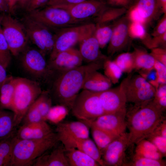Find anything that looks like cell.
<instances>
[{
  "label": "cell",
  "mask_w": 166,
  "mask_h": 166,
  "mask_svg": "<svg viewBox=\"0 0 166 166\" xmlns=\"http://www.w3.org/2000/svg\"><path fill=\"white\" fill-rule=\"evenodd\" d=\"M44 121L34 102L29 108L23 118L22 124Z\"/></svg>",
  "instance_id": "41"
},
{
  "label": "cell",
  "mask_w": 166,
  "mask_h": 166,
  "mask_svg": "<svg viewBox=\"0 0 166 166\" xmlns=\"http://www.w3.org/2000/svg\"><path fill=\"white\" fill-rule=\"evenodd\" d=\"M11 60V53L0 26V65L6 69Z\"/></svg>",
  "instance_id": "39"
},
{
  "label": "cell",
  "mask_w": 166,
  "mask_h": 166,
  "mask_svg": "<svg viewBox=\"0 0 166 166\" xmlns=\"http://www.w3.org/2000/svg\"><path fill=\"white\" fill-rule=\"evenodd\" d=\"M9 8L10 14L13 12L14 9L16 7V2L15 0H5Z\"/></svg>",
  "instance_id": "56"
},
{
  "label": "cell",
  "mask_w": 166,
  "mask_h": 166,
  "mask_svg": "<svg viewBox=\"0 0 166 166\" xmlns=\"http://www.w3.org/2000/svg\"><path fill=\"white\" fill-rule=\"evenodd\" d=\"M83 60L79 50L73 47L58 54L53 58L49 60V67L57 76L82 65Z\"/></svg>",
  "instance_id": "14"
},
{
  "label": "cell",
  "mask_w": 166,
  "mask_h": 166,
  "mask_svg": "<svg viewBox=\"0 0 166 166\" xmlns=\"http://www.w3.org/2000/svg\"><path fill=\"white\" fill-rule=\"evenodd\" d=\"M158 5L163 14H166V0H157Z\"/></svg>",
  "instance_id": "57"
},
{
  "label": "cell",
  "mask_w": 166,
  "mask_h": 166,
  "mask_svg": "<svg viewBox=\"0 0 166 166\" xmlns=\"http://www.w3.org/2000/svg\"><path fill=\"white\" fill-rule=\"evenodd\" d=\"M128 145V134L126 132L110 143L101 153L105 166H122L125 152Z\"/></svg>",
  "instance_id": "16"
},
{
  "label": "cell",
  "mask_w": 166,
  "mask_h": 166,
  "mask_svg": "<svg viewBox=\"0 0 166 166\" xmlns=\"http://www.w3.org/2000/svg\"><path fill=\"white\" fill-rule=\"evenodd\" d=\"M58 141L54 132L37 139H21L14 136L11 166H33L38 157L54 147Z\"/></svg>",
  "instance_id": "3"
},
{
  "label": "cell",
  "mask_w": 166,
  "mask_h": 166,
  "mask_svg": "<svg viewBox=\"0 0 166 166\" xmlns=\"http://www.w3.org/2000/svg\"><path fill=\"white\" fill-rule=\"evenodd\" d=\"M1 26L11 54L17 56L26 49L29 40L23 24L10 14L3 13Z\"/></svg>",
  "instance_id": "8"
},
{
  "label": "cell",
  "mask_w": 166,
  "mask_h": 166,
  "mask_svg": "<svg viewBox=\"0 0 166 166\" xmlns=\"http://www.w3.org/2000/svg\"><path fill=\"white\" fill-rule=\"evenodd\" d=\"M154 68L155 69L157 74L159 84H165L166 83V65L156 60Z\"/></svg>",
  "instance_id": "46"
},
{
  "label": "cell",
  "mask_w": 166,
  "mask_h": 166,
  "mask_svg": "<svg viewBox=\"0 0 166 166\" xmlns=\"http://www.w3.org/2000/svg\"><path fill=\"white\" fill-rule=\"evenodd\" d=\"M26 15L54 30L91 22L75 19L65 9L49 6L27 13Z\"/></svg>",
  "instance_id": "5"
},
{
  "label": "cell",
  "mask_w": 166,
  "mask_h": 166,
  "mask_svg": "<svg viewBox=\"0 0 166 166\" xmlns=\"http://www.w3.org/2000/svg\"><path fill=\"white\" fill-rule=\"evenodd\" d=\"M0 13H10L9 6L5 0H0Z\"/></svg>",
  "instance_id": "53"
},
{
  "label": "cell",
  "mask_w": 166,
  "mask_h": 166,
  "mask_svg": "<svg viewBox=\"0 0 166 166\" xmlns=\"http://www.w3.org/2000/svg\"><path fill=\"white\" fill-rule=\"evenodd\" d=\"M136 144L135 153L136 155L156 160L163 159L164 156L156 147L147 139H143Z\"/></svg>",
  "instance_id": "30"
},
{
  "label": "cell",
  "mask_w": 166,
  "mask_h": 166,
  "mask_svg": "<svg viewBox=\"0 0 166 166\" xmlns=\"http://www.w3.org/2000/svg\"><path fill=\"white\" fill-rule=\"evenodd\" d=\"M156 89L140 74L129 75L126 87L127 102L140 106L152 101Z\"/></svg>",
  "instance_id": "10"
},
{
  "label": "cell",
  "mask_w": 166,
  "mask_h": 166,
  "mask_svg": "<svg viewBox=\"0 0 166 166\" xmlns=\"http://www.w3.org/2000/svg\"><path fill=\"white\" fill-rule=\"evenodd\" d=\"M126 111L105 114L93 122L86 124H92L111 133L120 136L125 132L127 128Z\"/></svg>",
  "instance_id": "17"
},
{
  "label": "cell",
  "mask_w": 166,
  "mask_h": 166,
  "mask_svg": "<svg viewBox=\"0 0 166 166\" xmlns=\"http://www.w3.org/2000/svg\"><path fill=\"white\" fill-rule=\"evenodd\" d=\"M107 5L113 7H121L127 10L132 4L133 0H103Z\"/></svg>",
  "instance_id": "50"
},
{
  "label": "cell",
  "mask_w": 166,
  "mask_h": 166,
  "mask_svg": "<svg viewBox=\"0 0 166 166\" xmlns=\"http://www.w3.org/2000/svg\"><path fill=\"white\" fill-rule=\"evenodd\" d=\"M154 131L166 138V121L165 119L158 124Z\"/></svg>",
  "instance_id": "52"
},
{
  "label": "cell",
  "mask_w": 166,
  "mask_h": 166,
  "mask_svg": "<svg viewBox=\"0 0 166 166\" xmlns=\"http://www.w3.org/2000/svg\"><path fill=\"white\" fill-rule=\"evenodd\" d=\"M53 132L46 121L22 124L15 136L21 139H37L51 135Z\"/></svg>",
  "instance_id": "21"
},
{
  "label": "cell",
  "mask_w": 166,
  "mask_h": 166,
  "mask_svg": "<svg viewBox=\"0 0 166 166\" xmlns=\"http://www.w3.org/2000/svg\"><path fill=\"white\" fill-rule=\"evenodd\" d=\"M62 145L46 152L34 161V166H69Z\"/></svg>",
  "instance_id": "23"
},
{
  "label": "cell",
  "mask_w": 166,
  "mask_h": 166,
  "mask_svg": "<svg viewBox=\"0 0 166 166\" xmlns=\"http://www.w3.org/2000/svg\"><path fill=\"white\" fill-rule=\"evenodd\" d=\"M65 150L75 148L87 154L98 162L100 166H105L101 153L94 142L89 138H79L73 137L59 139Z\"/></svg>",
  "instance_id": "18"
},
{
  "label": "cell",
  "mask_w": 166,
  "mask_h": 166,
  "mask_svg": "<svg viewBox=\"0 0 166 166\" xmlns=\"http://www.w3.org/2000/svg\"><path fill=\"white\" fill-rule=\"evenodd\" d=\"M65 154L69 166H99L93 159L75 148L65 150Z\"/></svg>",
  "instance_id": "26"
},
{
  "label": "cell",
  "mask_w": 166,
  "mask_h": 166,
  "mask_svg": "<svg viewBox=\"0 0 166 166\" xmlns=\"http://www.w3.org/2000/svg\"><path fill=\"white\" fill-rule=\"evenodd\" d=\"M14 136V135L0 141V166H11Z\"/></svg>",
  "instance_id": "32"
},
{
  "label": "cell",
  "mask_w": 166,
  "mask_h": 166,
  "mask_svg": "<svg viewBox=\"0 0 166 166\" xmlns=\"http://www.w3.org/2000/svg\"><path fill=\"white\" fill-rule=\"evenodd\" d=\"M103 62L99 61L81 65L58 75L53 81L51 90L49 91L52 100L71 110L87 75L93 71L102 68Z\"/></svg>",
  "instance_id": "1"
},
{
  "label": "cell",
  "mask_w": 166,
  "mask_h": 166,
  "mask_svg": "<svg viewBox=\"0 0 166 166\" xmlns=\"http://www.w3.org/2000/svg\"><path fill=\"white\" fill-rule=\"evenodd\" d=\"M7 76L6 69L0 65V89Z\"/></svg>",
  "instance_id": "54"
},
{
  "label": "cell",
  "mask_w": 166,
  "mask_h": 166,
  "mask_svg": "<svg viewBox=\"0 0 166 166\" xmlns=\"http://www.w3.org/2000/svg\"><path fill=\"white\" fill-rule=\"evenodd\" d=\"M129 75L117 86L100 92L99 98L106 113L126 111V87Z\"/></svg>",
  "instance_id": "11"
},
{
  "label": "cell",
  "mask_w": 166,
  "mask_h": 166,
  "mask_svg": "<svg viewBox=\"0 0 166 166\" xmlns=\"http://www.w3.org/2000/svg\"><path fill=\"white\" fill-rule=\"evenodd\" d=\"M69 109L60 105L52 106L48 114L47 120L57 124L61 122L68 115Z\"/></svg>",
  "instance_id": "38"
},
{
  "label": "cell",
  "mask_w": 166,
  "mask_h": 166,
  "mask_svg": "<svg viewBox=\"0 0 166 166\" xmlns=\"http://www.w3.org/2000/svg\"><path fill=\"white\" fill-rule=\"evenodd\" d=\"M25 50L22 61L26 70L40 79H46L53 76L54 74L49 69L45 56L40 50L31 48Z\"/></svg>",
  "instance_id": "12"
},
{
  "label": "cell",
  "mask_w": 166,
  "mask_h": 166,
  "mask_svg": "<svg viewBox=\"0 0 166 166\" xmlns=\"http://www.w3.org/2000/svg\"><path fill=\"white\" fill-rule=\"evenodd\" d=\"M139 73L156 89L159 84L157 74L154 68L150 69L139 70Z\"/></svg>",
  "instance_id": "43"
},
{
  "label": "cell",
  "mask_w": 166,
  "mask_h": 166,
  "mask_svg": "<svg viewBox=\"0 0 166 166\" xmlns=\"http://www.w3.org/2000/svg\"><path fill=\"white\" fill-rule=\"evenodd\" d=\"M132 53L134 69L139 71L154 68L156 60L145 49L139 47H135Z\"/></svg>",
  "instance_id": "27"
},
{
  "label": "cell",
  "mask_w": 166,
  "mask_h": 166,
  "mask_svg": "<svg viewBox=\"0 0 166 166\" xmlns=\"http://www.w3.org/2000/svg\"><path fill=\"white\" fill-rule=\"evenodd\" d=\"M157 148L164 157L166 156V138L153 131L146 139Z\"/></svg>",
  "instance_id": "42"
},
{
  "label": "cell",
  "mask_w": 166,
  "mask_h": 166,
  "mask_svg": "<svg viewBox=\"0 0 166 166\" xmlns=\"http://www.w3.org/2000/svg\"><path fill=\"white\" fill-rule=\"evenodd\" d=\"M50 0H31L25 10L30 12L47 6Z\"/></svg>",
  "instance_id": "48"
},
{
  "label": "cell",
  "mask_w": 166,
  "mask_h": 166,
  "mask_svg": "<svg viewBox=\"0 0 166 166\" xmlns=\"http://www.w3.org/2000/svg\"><path fill=\"white\" fill-rule=\"evenodd\" d=\"M17 0H15V1L16 2V3Z\"/></svg>",
  "instance_id": "59"
},
{
  "label": "cell",
  "mask_w": 166,
  "mask_h": 166,
  "mask_svg": "<svg viewBox=\"0 0 166 166\" xmlns=\"http://www.w3.org/2000/svg\"><path fill=\"white\" fill-rule=\"evenodd\" d=\"M166 161L163 159L156 160L140 156L135 153L126 166H165Z\"/></svg>",
  "instance_id": "40"
},
{
  "label": "cell",
  "mask_w": 166,
  "mask_h": 166,
  "mask_svg": "<svg viewBox=\"0 0 166 166\" xmlns=\"http://www.w3.org/2000/svg\"><path fill=\"white\" fill-rule=\"evenodd\" d=\"M90 127L81 121L60 122L57 124L56 133L58 140L63 138H89Z\"/></svg>",
  "instance_id": "20"
},
{
  "label": "cell",
  "mask_w": 166,
  "mask_h": 166,
  "mask_svg": "<svg viewBox=\"0 0 166 166\" xmlns=\"http://www.w3.org/2000/svg\"><path fill=\"white\" fill-rule=\"evenodd\" d=\"M15 77L7 76L0 89V109L11 111Z\"/></svg>",
  "instance_id": "25"
},
{
  "label": "cell",
  "mask_w": 166,
  "mask_h": 166,
  "mask_svg": "<svg viewBox=\"0 0 166 166\" xmlns=\"http://www.w3.org/2000/svg\"><path fill=\"white\" fill-rule=\"evenodd\" d=\"M52 99L49 91H42L34 103L40 113L43 119L47 121L49 112L52 106Z\"/></svg>",
  "instance_id": "34"
},
{
  "label": "cell",
  "mask_w": 166,
  "mask_h": 166,
  "mask_svg": "<svg viewBox=\"0 0 166 166\" xmlns=\"http://www.w3.org/2000/svg\"><path fill=\"white\" fill-rule=\"evenodd\" d=\"M94 32L86 37L79 43V51L83 61L88 63L104 61L108 58L101 52Z\"/></svg>",
  "instance_id": "19"
},
{
  "label": "cell",
  "mask_w": 166,
  "mask_h": 166,
  "mask_svg": "<svg viewBox=\"0 0 166 166\" xmlns=\"http://www.w3.org/2000/svg\"><path fill=\"white\" fill-rule=\"evenodd\" d=\"M166 33V14L159 20L154 28L152 35V37L162 35Z\"/></svg>",
  "instance_id": "49"
},
{
  "label": "cell",
  "mask_w": 166,
  "mask_h": 166,
  "mask_svg": "<svg viewBox=\"0 0 166 166\" xmlns=\"http://www.w3.org/2000/svg\"><path fill=\"white\" fill-rule=\"evenodd\" d=\"M130 22L125 14L113 23L112 34L107 48L109 55L112 56L128 46L130 38L128 33Z\"/></svg>",
  "instance_id": "15"
},
{
  "label": "cell",
  "mask_w": 166,
  "mask_h": 166,
  "mask_svg": "<svg viewBox=\"0 0 166 166\" xmlns=\"http://www.w3.org/2000/svg\"><path fill=\"white\" fill-rule=\"evenodd\" d=\"M128 33L130 38L141 40L143 43L150 36L147 33L146 27L142 24L130 22Z\"/></svg>",
  "instance_id": "37"
},
{
  "label": "cell",
  "mask_w": 166,
  "mask_h": 166,
  "mask_svg": "<svg viewBox=\"0 0 166 166\" xmlns=\"http://www.w3.org/2000/svg\"><path fill=\"white\" fill-rule=\"evenodd\" d=\"M112 85L110 80L104 74L95 70L87 75L82 89L100 93L111 88Z\"/></svg>",
  "instance_id": "24"
},
{
  "label": "cell",
  "mask_w": 166,
  "mask_h": 166,
  "mask_svg": "<svg viewBox=\"0 0 166 166\" xmlns=\"http://www.w3.org/2000/svg\"><path fill=\"white\" fill-rule=\"evenodd\" d=\"M108 5L103 0H86L74 5L58 6L67 11L74 19L91 22Z\"/></svg>",
  "instance_id": "13"
},
{
  "label": "cell",
  "mask_w": 166,
  "mask_h": 166,
  "mask_svg": "<svg viewBox=\"0 0 166 166\" xmlns=\"http://www.w3.org/2000/svg\"><path fill=\"white\" fill-rule=\"evenodd\" d=\"M95 28V23L91 22L56 30L54 43L49 60L79 43L93 32Z\"/></svg>",
  "instance_id": "7"
},
{
  "label": "cell",
  "mask_w": 166,
  "mask_h": 166,
  "mask_svg": "<svg viewBox=\"0 0 166 166\" xmlns=\"http://www.w3.org/2000/svg\"><path fill=\"white\" fill-rule=\"evenodd\" d=\"M42 91L38 82L25 78L15 77L11 111L16 127L21 123L27 111Z\"/></svg>",
  "instance_id": "4"
},
{
  "label": "cell",
  "mask_w": 166,
  "mask_h": 166,
  "mask_svg": "<svg viewBox=\"0 0 166 166\" xmlns=\"http://www.w3.org/2000/svg\"><path fill=\"white\" fill-rule=\"evenodd\" d=\"M166 33L161 35L150 38L145 46L150 49L162 47L166 48Z\"/></svg>",
  "instance_id": "44"
},
{
  "label": "cell",
  "mask_w": 166,
  "mask_h": 166,
  "mask_svg": "<svg viewBox=\"0 0 166 166\" xmlns=\"http://www.w3.org/2000/svg\"><path fill=\"white\" fill-rule=\"evenodd\" d=\"M87 125L91 128L94 141L101 153L110 143L120 136L111 133L92 124Z\"/></svg>",
  "instance_id": "29"
},
{
  "label": "cell",
  "mask_w": 166,
  "mask_h": 166,
  "mask_svg": "<svg viewBox=\"0 0 166 166\" xmlns=\"http://www.w3.org/2000/svg\"><path fill=\"white\" fill-rule=\"evenodd\" d=\"M0 141H1V140H0Z\"/></svg>",
  "instance_id": "60"
},
{
  "label": "cell",
  "mask_w": 166,
  "mask_h": 166,
  "mask_svg": "<svg viewBox=\"0 0 166 166\" xmlns=\"http://www.w3.org/2000/svg\"><path fill=\"white\" fill-rule=\"evenodd\" d=\"M114 61L123 73H130L134 69V60L132 52L121 53L117 56Z\"/></svg>",
  "instance_id": "36"
},
{
  "label": "cell",
  "mask_w": 166,
  "mask_h": 166,
  "mask_svg": "<svg viewBox=\"0 0 166 166\" xmlns=\"http://www.w3.org/2000/svg\"><path fill=\"white\" fill-rule=\"evenodd\" d=\"M164 111L152 101L133 106L126 111V121L129 130V144H136L146 139L164 119Z\"/></svg>",
  "instance_id": "2"
},
{
  "label": "cell",
  "mask_w": 166,
  "mask_h": 166,
  "mask_svg": "<svg viewBox=\"0 0 166 166\" xmlns=\"http://www.w3.org/2000/svg\"><path fill=\"white\" fill-rule=\"evenodd\" d=\"M99 93L83 89L77 96L71 109L73 115L80 121L87 124L105 114Z\"/></svg>",
  "instance_id": "6"
},
{
  "label": "cell",
  "mask_w": 166,
  "mask_h": 166,
  "mask_svg": "<svg viewBox=\"0 0 166 166\" xmlns=\"http://www.w3.org/2000/svg\"><path fill=\"white\" fill-rule=\"evenodd\" d=\"M113 23L103 24H95L94 34L101 49H103L108 44L110 41L113 31Z\"/></svg>",
  "instance_id": "33"
},
{
  "label": "cell",
  "mask_w": 166,
  "mask_h": 166,
  "mask_svg": "<svg viewBox=\"0 0 166 166\" xmlns=\"http://www.w3.org/2000/svg\"><path fill=\"white\" fill-rule=\"evenodd\" d=\"M31 0H17L16 6H17L20 8L25 10Z\"/></svg>",
  "instance_id": "55"
},
{
  "label": "cell",
  "mask_w": 166,
  "mask_h": 166,
  "mask_svg": "<svg viewBox=\"0 0 166 166\" xmlns=\"http://www.w3.org/2000/svg\"><path fill=\"white\" fill-rule=\"evenodd\" d=\"M127 9L124 7L107 6L95 18L96 24L113 23L124 15Z\"/></svg>",
  "instance_id": "28"
},
{
  "label": "cell",
  "mask_w": 166,
  "mask_h": 166,
  "mask_svg": "<svg viewBox=\"0 0 166 166\" xmlns=\"http://www.w3.org/2000/svg\"><path fill=\"white\" fill-rule=\"evenodd\" d=\"M104 75L111 81L116 84L119 81L123 73L114 61L107 58L104 61L103 67Z\"/></svg>",
  "instance_id": "35"
},
{
  "label": "cell",
  "mask_w": 166,
  "mask_h": 166,
  "mask_svg": "<svg viewBox=\"0 0 166 166\" xmlns=\"http://www.w3.org/2000/svg\"><path fill=\"white\" fill-rule=\"evenodd\" d=\"M2 18V14L1 15L0 14V26H1V22Z\"/></svg>",
  "instance_id": "58"
},
{
  "label": "cell",
  "mask_w": 166,
  "mask_h": 166,
  "mask_svg": "<svg viewBox=\"0 0 166 166\" xmlns=\"http://www.w3.org/2000/svg\"><path fill=\"white\" fill-rule=\"evenodd\" d=\"M150 53L155 59L166 65V49L162 47L152 49Z\"/></svg>",
  "instance_id": "47"
},
{
  "label": "cell",
  "mask_w": 166,
  "mask_h": 166,
  "mask_svg": "<svg viewBox=\"0 0 166 166\" xmlns=\"http://www.w3.org/2000/svg\"><path fill=\"white\" fill-rule=\"evenodd\" d=\"M126 15L130 22L140 23L146 27L144 20L132 6L127 10Z\"/></svg>",
  "instance_id": "45"
},
{
  "label": "cell",
  "mask_w": 166,
  "mask_h": 166,
  "mask_svg": "<svg viewBox=\"0 0 166 166\" xmlns=\"http://www.w3.org/2000/svg\"><path fill=\"white\" fill-rule=\"evenodd\" d=\"M15 128L13 112L0 109V140L14 136Z\"/></svg>",
  "instance_id": "31"
},
{
  "label": "cell",
  "mask_w": 166,
  "mask_h": 166,
  "mask_svg": "<svg viewBox=\"0 0 166 166\" xmlns=\"http://www.w3.org/2000/svg\"><path fill=\"white\" fill-rule=\"evenodd\" d=\"M131 5L144 19L146 27L157 20L163 14L157 0H133Z\"/></svg>",
  "instance_id": "22"
},
{
  "label": "cell",
  "mask_w": 166,
  "mask_h": 166,
  "mask_svg": "<svg viewBox=\"0 0 166 166\" xmlns=\"http://www.w3.org/2000/svg\"><path fill=\"white\" fill-rule=\"evenodd\" d=\"M22 22L29 40L45 56L50 54L54 43L55 30L31 18L26 14L22 18Z\"/></svg>",
  "instance_id": "9"
},
{
  "label": "cell",
  "mask_w": 166,
  "mask_h": 166,
  "mask_svg": "<svg viewBox=\"0 0 166 166\" xmlns=\"http://www.w3.org/2000/svg\"><path fill=\"white\" fill-rule=\"evenodd\" d=\"M86 0H50L47 6L55 7L77 4Z\"/></svg>",
  "instance_id": "51"
}]
</instances>
